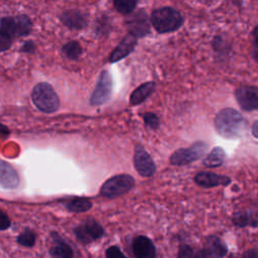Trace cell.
Listing matches in <instances>:
<instances>
[{
    "label": "cell",
    "instance_id": "obj_1",
    "mask_svg": "<svg viewBox=\"0 0 258 258\" xmlns=\"http://www.w3.org/2000/svg\"><path fill=\"white\" fill-rule=\"evenodd\" d=\"M228 248L223 240L216 236L206 237L201 248H194L187 244H180L178 247L177 258H224Z\"/></svg>",
    "mask_w": 258,
    "mask_h": 258
},
{
    "label": "cell",
    "instance_id": "obj_2",
    "mask_svg": "<svg viewBox=\"0 0 258 258\" xmlns=\"http://www.w3.org/2000/svg\"><path fill=\"white\" fill-rule=\"evenodd\" d=\"M215 128L217 132L228 139L240 137L247 128V121L233 108L221 110L215 118Z\"/></svg>",
    "mask_w": 258,
    "mask_h": 258
},
{
    "label": "cell",
    "instance_id": "obj_3",
    "mask_svg": "<svg viewBox=\"0 0 258 258\" xmlns=\"http://www.w3.org/2000/svg\"><path fill=\"white\" fill-rule=\"evenodd\" d=\"M31 21L26 15H19L16 17H3L0 25V49L6 50L13 37L23 36L30 32Z\"/></svg>",
    "mask_w": 258,
    "mask_h": 258
},
{
    "label": "cell",
    "instance_id": "obj_4",
    "mask_svg": "<svg viewBox=\"0 0 258 258\" xmlns=\"http://www.w3.org/2000/svg\"><path fill=\"white\" fill-rule=\"evenodd\" d=\"M183 22L180 13L171 7L155 9L151 14V23L160 33L171 32L178 29Z\"/></svg>",
    "mask_w": 258,
    "mask_h": 258
},
{
    "label": "cell",
    "instance_id": "obj_5",
    "mask_svg": "<svg viewBox=\"0 0 258 258\" xmlns=\"http://www.w3.org/2000/svg\"><path fill=\"white\" fill-rule=\"evenodd\" d=\"M31 100L34 106L43 113H53L59 107L58 97L47 83H39L33 88Z\"/></svg>",
    "mask_w": 258,
    "mask_h": 258
},
{
    "label": "cell",
    "instance_id": "obj_6",
    "mask_svg": "<svg viewBox=\"0 0 258 258\" xmlns=\"http://www.w3.org/2000/svg\"><path fill=\"white\" fill-rule=\"evenodd\" d=\"M135 184L134 178L129 174H117L107 179L101 186L100 194L106 199H116L128 192Z\"/></svg>",
    "mask_w": 258,
    "mask_h": 258
},
{
    "label": "cell",
    "instance_id": "obj_7",
    "mask_svg": "<svg viewBox=\"0 0 258 258\" xmlns=\"http://www.w3.org/2000/svg\"><path fill=\"white\" fill-rule=\"evenodd\" d=\"M207 150L208 144L203 141H198L188 148H179L175 150L171 154L169 162L172 165H185L202 158Z\"/></svg>",
    "mask_w": 258,
    "mask_h": 258
},
{
    "label": "cell",
    "instance_id": "obj_8",
    "mask_svg": "<svg viewBox=\"0 0 258 258\" xmlns=\"http://www.w3.org/2000/svg\"><path fill=\"white\" fill-rule=\"evenodd\" d=\"M74 234L79 242L90 244L104 236V229L99 222L94 219H89L74 228Z\"/></svg>",
    "mask_w": 258,
    "mask_h": 258
},
{
    "label": "cell",
    "instance_id": "obj_9",
    "mask_svg": "<svg viewBox=\"0 0 258 258\" xmlns=\"http://www.w3.org/2000/svg\"><path fill=\"white\" fill-rule=\"evenodd\" d=\"M235 98L242 110L258 111V87L243 85L236 89Z\"/></svg>",
    "mask_w": 258,
    "mask_h": 258
},
{
    "label": "cell",
    "instance_id": "obj_10",
    "mask_svg": "<svg viewBox=\"0 0 258 258\" xmlns=\"http://www.w3.org/2000/svg\"><path fill=\"white\" fill-rule=\"evenodd\" d=\"M112 93V79L108 71H103L98 80L97 86L90 98V103L93 106H99L106 103Z\"/></svg>",
    "mask_w": 258,
    "mask_h": 258
},
{
    "label": "cell",
    "instance_id": "obj_11",
    "mask_svg": "<svg viewBox=\"0 0 258 258\" xmlns=\"http://www.w3.org/2000/svg\"><path fill=\"white\" fill-rule=\"evenodd\" d=\"M133 160L135 169L141 176L149 177L155 173V163L149 153L141 145L135 146Z\"/></svg>",
    "mask_w": 258,
    "mask_h": 258
},
{
    "label": "cell",
    "instance_id": "obj_12",
    "mask_svg": "<svg viewBox=\"0 0 258 258\" xmlns=\"http://www.w3.org/2000/svg\"><path fill=\"white\" fill-rule=\"evenodd\" d=\"M132 252L135 258H155L156 250L153 242L146 236H136L132 241Z\"/></svg>",
    "mask_w": 258,
    "mask_h": 258
},
{
    "label": "cell",
    "instance_id": "obj_13",
    "mask_svg": "<svg viewBox=\"0 0 258 258\" xmlns=\"http://www.w3.org/2000/svg\"><path fill=\"white\" fill-rule=\"evenodd\" d=\"M195 182L202 187H214L218 185H228L231 183V178L226 175L218 174L211 171H202L195 175Z\"/></svg>",
    "mask_w": 258,
    "mask_h": 258
},
{
    "label": "cell",
    "instance_id": "obj_14",
    "mask_svg": "<svg viewBox=\"0 0 258 258\" xmlns=\"http://www.w3.org/2000/svg\"><path fill=\"white\" fill-rule=\"evenodd\" d=\"M137 44V36L132 33H128L123 40L119 43V45L112 51L110 55V62H116L125 56H127L136 46Z\"/></svg>",
    "mask_w": 258,
    "mask_h": 258
},
{
    "label": "cell",
    "instance_id": "obj_15",
    "mask_svg": "<svg viewBox=\"0 0 258 258\" xmlns=\"http://www.w3.org/2000/svg\"><path fill=\"white\" fill-rule=\"evenodd\" d=\"M130 33L135 36H144L149 32V23L147 19V15L143 12H137L133 14L127 21Z\"/></svg>",
    "mask_w": 258,
    "mask_h": 258
},
{
    "label": "cell",
    "instance_id": "obj_16",
    "mask_svg": "<svg viewBox=\"0 0 258 258\" xmlns=\"http://www.w3.org/2000/svg\"><path fill=\"white\" fill-rule=\"evenodd\" d=\"M232 222L235 226L240 228H258V210L250 209L244 211H237L232 217Z\"/></svg>",
    "mask_w": 258,
    "mask_h": 258
},
{
    "label": "cell",
    "instance_id": "obj_17",
    "mask_svg": "<svg viewBox=\"0 0 258 258\" xmlns=\"http://www.w3.org/2000/svg\"><path fill=\"white\" fill-rule=\"evenodd\" d=\"M0 183L3 188H15L19 184V177L16 170L6 161L2 160L0 165Z\"/></svg>",
    "mask_w": 258,
    "mask_h": 258
},
{
    "label": "cell",
    "instance_id": "obj_18",
    "mask_svg": "<svg viewBox=\"0 0 258 258\" xmlns=\"http://www.w3.org/2000/svg\"><path fill=\"white\" fill-rule=\"evenodd\" d=\"M50 237L53 240V245L49 249V255L52 258H73V249L57 233L51 232Z\"/></svg>",
    "mask_w": 258,
    "mask_h": 258
},
{
    "label": "cell",
    "instance_id": "obj_19",
    "mask_svg": "<svg viewBox=\"0 0 258 258\" xmlns=\"http://www.w3.org/2000/svg\"><path fill=\"white\" fill-rule=\"evenodd\" d=\"M61 22L73 29H82L87 25L86 15L78 10L64 11L60 16Z\"/></svg>",
    "mask_w": 258,
    "mask_h": 258
},
{
    "label": "cell",
    "instance_id": "obj_20",
    "mask_svg": "<svg viewBox=\"0 0 258 258\" xmlns=\"http://www.w3.org/2000/svg\"><path fill=\"white\" fill-rule=\"evenodd\" d=\"M155 84L153 82H147L135 89L130 96L131 105H138L145 101L154 91Z\"/></svg>",
    "mask_w": 258,
    "mask_h": 258
},
{
    "label": "cell",
    "instance_id": "obj_21",
    "mask_svg": "<svg viewBox=\"0 0 258 258\" xmlns=\"http://www.w3.org/2000/svg\"><path fill=\"white\" fill-rule=\"evenodd\" d=\"M64 208L73 213H85L92 209V202L87 198L76 197L63 204Z\"/></svg>",
    "mask_w": 258,
    "mask_h": 258
},
{
    "label": "cell",
    "instance_id": "obj_22",
    "mask_svg": "<svg viewBox=\"0 0 258 258\" xmlns=\"http://www.w3.org/2000/svg\"><path fill=\"white\" fill-rule=\"evenodd\" d=\"M226 153L222 147H215L212 151L205 157L203 163L205 166L213 168L221 166L225 161Z\"/></svg>",
    "mask_w": 258,
    "mask_h": 258
},
{
    "label": "cell",
    "instance_id": "obj_23",
    "mask_svg": "<svg viewBox=\"0 0 258 258\" xmlns=\"http://www.w3.org/2000/svg\"><path fill=\"white\" fill-rule=\"evenodd\" d=\"M64 55L70 59H77L82 53V47L77 41H70L62 46Z\"/></svg>",
    "mask_w": 258,
    "mask_h": 258
},
{
    "label": "cell",
    "instance_id": "obj_24",
    "mask_svg": "<svg viewBox=\"0 0 258 258\" xmlns=\"http://www.w3.org/2000/svg\"><path fill=\"white\" fill-rule=\"evenodd\" d=\"M138 0H113L115 8L122 14H130L136 7Z\"/></svg>",
    "mask_w": 258,
    "mask_h": 258
},
{
    "label": "cell",
    "instance_id": "obj_25",
    "mask_svg": "<svg viewBox=\"0 0 258 258\" xmlns=\"http://www.w3.org/2000/svg\"><path fill=\"white\" fill-rule=\"evenodd\" d=\"M16 242L21 246L31 248L35 244V234L31 230L26 229L17 236Z\"/></svg>",
    "mask_w": 258,
    "mask_h": 258
},
{
    "label": "cell",
    "instance_id": "obj_26",
    "mask_svg": "<svg viewBox=\"0 0 258 258\" xmlns=\"http://www.w3.org/2000/svg\"><path fill=\"white\" fill-rule=\"evenodd\" d=\"M143 119H144V122H145L146 126H148V127H150L152 129L158 128V126H159V119H158V117L154 113H151V112L145 113L143 115Z\"/></svg>",
    "mask_w": 258,
    "mask_h": 258
},
{
    "label": "cell",
    "instance_id": "obj_27",
    "mask_svg": "<svg viewBox=\"0 0 258 258\" xmlns=\"http://www.w3.org/2000/svg\"><path fill=\"white\" fill-rule=\"evenodd\" d=\"M106 258H127L118 246H110L105 252Z\"/></svg>",
    "mask_w": 258,
    "mask_h": 258
},
{
    "label": "cell",
    "instance_id": "obj_28",
    "mask_svg": "<svg viewBox=\"0 0 258 258\" xmlns=\"http://www.w3.org/2000/svg\"><path fill=\"white\" fill-rule=\"evenodd\" d=\"M10 226H11V221L9 217L3 211H0V230L5 231Z\"/></svg>",
    "mask_w": 258,
    "mask_h": 258
},
{
    "label": "cell",
    "instance_id": "obj_29",
    "mask_svg": "<svg viewBox=\"0 0 258 258\" xmlns=\"http://www.w3.org/2000/svg\"><path fill=\"white\" fill-rule=\"evenodd\" d=\"M242 258H258V251L255 249H250L244 252Z\"/></svg>",
    "mask_w": 258,
    "mask_h": 258
},
{
    "label": "cell",
    "instance_id": "obj_30",
    "mask_svg": "<svg viewBox=\"0 0 258 258\" xmlns=\"http://www.w3.org/2000/svg\"><path fill=\"white\" fill-rule=\"evenodd\" d=\"M252 35H253V39H254V47L258 48V25L255 26V28L253 29Z\"/></svg>",
    "mask_w": 258,
    "mask_h": 258
},
{
    "label": "cell",
    "instance_id": "obj_31",
    "mask_svg": "<svg viewBox=\"0 0 258 258\" xmlns=\"http://www.w3.org/2000/svg\"><path fill=\"white\" fill-rule=\"evenodd\" d=\"M251 133L255 138L258 139V119L253 123V125L251 127Z\"/></svg>",
    "mask_w": 258,
    "mask_h": 258
},
{
    "label": "cell",
    "instance_id": "obj_32",
    "mask_svg": "<svg viewBox=\"0 0 258 258\" xmlns=\"http://www.w3.org/2000/svg\"><path fill=\"white\" fill-rule=\"evenodd\" d=\"M33 47H34L33 42H31V41H27V42H25V44L23 45L22 50H24V51H26V52H31V51H32V49H33Z\"/></svg>",
    "mask_w": 258,
    "mask_h": 258
},
{
    "label": "cell",
    "instance_id": "obj_33",
    "mask_svg": "<svg viewBox=\"0 0 258 258\" xmlns=\"http://www.w3.org/2000/svg\"><path fill=\"white\" fill-rule=\"evenodd\" d=\"M253 57H254V59L258 62V48H255V47H254V50H253Z\"/></svg>",
    "mask_w": 258,
    "mask_h": 258
},
{
    "label": "cell",
    "instance_id": "obj_34",
    "mask_svg": "<svg viewBox=\"0 0 258 258\" xmlns=\"http://www.w3.org/2000/svg\"><path fill=\"white\" fill-rule=\"evenodd\" d=\"M229 258H235V257H234V255H231Z\"/></svg>",
    "mask_w": 258,
    "mask_h": 258
}]
</instances>
